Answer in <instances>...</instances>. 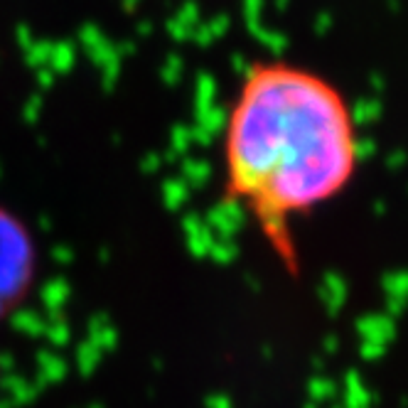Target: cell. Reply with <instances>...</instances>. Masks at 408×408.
Wrapping results in <instances>:
<instances>
[{
    "label": "cell",
    "mask_w": 408,
    "mask_h": 408,
    "mask_svg": "<svg viewBox=\"0 0 408 408\" xmlns=\"http://www.w3.org/2000/svg\"><path fill=\"white\" fill-rule=\"evenodd\" d=\"M359 167V124L332 79L288 60L244 69L221 130V189L288 275L300 273L298 224L337 202Z\"/></svg>",
    "instance_id": "1"
},
{
    "label": "cell",
    "mask_w": 408,
    "mask_h": 408,
    "mask_svg": "<svg viewBox=\"0 0 408 408\" xmlns=\"http://www.w3.org/2000/svg\"><path fill=\"white\" fill-rule=\"evenodd\" d=\"M33 278V234L10 210L0 207V317H6L25 300Z\"/></svg>",
    "instance_id": "2"
}]
</instances>
